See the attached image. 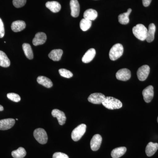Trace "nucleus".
Listing matches in <instances>:
<instances>
[{"label":"nucleus","mask_w":158,"mask_h":158,"mask_svg":"<svg viewBox=\"0 0 158 158\" xmlns=\"http://www.w3.org/2000/svg\"><path fill=\"white\" fill-rule=\"evenodd\" d=\"M91 21L84 18L80 22V26L81 30L83 31H86L89 30L91 27Z\"/></svg>","instance_id":"obj_28"},{"label":"nucleus","mask_w":158,"mask_h":158,"mask_svg":"<svg viewBox=\"0 0 158 158\" xmlns=\"http://www.w3.org/2000/svg\"><path fill=\"white\" fill-rule=\"evenodd\" d=\"M97 17V11L93 9H87L84 13V18L90 21L94 20Z\"/></svg>","instance_id":"obj_22"},{"label":"nucleus","mask_w":158,"mask_h":158,"mask_svg":"<svg viewBox=\"0 0 158 158\" xmlns=\"http://www.w3.org/2000/svg\"><path fill=\"white\" fill-rule=\"evenodd\" d=\"M10 65V61L4 52L0 51V66L8 67Z\"/></svg>","instance_id":"obj_25"},{"label":"nucleus","mask_w":158,"mask_h":158,"mask_svg":"<svg viewBox=\"0 0 158 158\" xmlns=\"http://www.w3.org/2000/svg\"><path fill=\"white\" fill-rule=\"evenodd\" d=\"M144 101L146 103H149L152 100L154 97V88L152 85L148 86L142 91Z\"/></svg>","instance_id":"obj_10"},{"label":"nucleus","mask_w":158,"mask_h":158,"mask_svg":"<svg viewBox=\"0 0 158 158\" xmlns=\"http://www.w3.org/2000/svg\"><path fill=\"white\" fill-rule=\"evenodd\" d=\"M116 78L119 81H127L131 77V72L127 69H122L118 70L116 74Z\"/></svg>","instance_id":"obj_8"},{"label":"nucleus","mask_w":158,"mask_h":158,"mask_svg":"<svg viewBox=\"0 0 158 158\" xmlns=\"http://www.w3.org/2000/svg\"><path fill=\"white\" fill-rule=\"evenodd\" d=\"M86 127L87 126L85 124H81L77 127L72 132V139L75 141H77L80 140L85 134Z\"/></svg>","instance_id":"obj_5"},{"label":"nucleus","mask_w":158,"mask_h":158,"mask_svg":"<svg viewBox=\"0 0 158 158\" xmlns=\"http://www.w3.org/2000/svg\"><path fill=\"white\" fill-rule=\"evenodd\" d=\"M132 11V9H129L127 12L119 15L118 16V22L121 24L126 25L129 23L130 19L129 16Z\"/></svg>","instance_id":"obj_21"},{"label":"nucleus","mask_w":158,"mask_h":158,"mask_svg":"<svg viewBox=\"0 0 158 158\" xmlns=\"http://www.w3.org/2000/svg\"><path fill=\"white\" fill-rule=\"evenodd\" d=\"M37 82L38 84L47 88H51L53 86V83L50 79L47 77L39 76L37 77Z\"/></svg>","instance_id":"obj_23"},{"label":"nucleus","mask_w":158,"mask_h":158,"mask_svg":"<svg viewBox=\"0 0 158 158\" xmlns=\"http://www.w3.org/2000/svg\"><path fill=\"white\" fill-rule=\"evenodd\" d=\"M52 115L54 117L57 118L60 125H63L65 124L66 117L64 112L58 109H54L52 111Z\"/></svg>","instance_id":"obj_11"},{"label":"nucleus","mask_w":158,"mask_h":158,"mask_svg":"<svg viewBox=\"0 0 158 158\" xmlns=\"http://www.w3.org/2000/svg\"><path fill=\"white\" fill-rule=\"evenodd\" d=\"M102 140V136L98 134H96L93 136L90 141V148L92 150L96 151L98 150L101 145Z\"/></svg>","instance_id":"obj_9"},{"label":"nucleus","mask_w":158,"mask_h":158,"mask_svg":"<svg viewBox=\"0 0 158 158\" xmlns=\"http://www.w3.org/2000/svg\"><path fill=\"white\" fill-rule=\"evenodd\" d=\"M16 120H18V118H16Z\"/></svg>","instance_id":"obj_36"},{"label":"nucleus","mask_w":158,"mask_h":158,"mask_svg":"<svg viewBox=\"0 0 158 158\" xmlns=\"http://www.w3.org/2000/svg\"><path fill=\"white\" fill-rule=\"evenodd\" d=\"M27 0H13V6L16 8H20L25 5Z\"/></svg>","instance_id":"obj_31"},{"label":"nucleus","mask_w":158,"mask_h":158,"mask_svg":"<svg viewBox=\"0 0 158 158\" xmlns=\"http://www.w3.org/2000/svg\"><path fill=\"white\" fill-rule=\"evenodd\" d=\"M15 123V120L9 118L0 120V130H7L13 127Z\"/></svg>","instance_id":"obj_12"},{"label":"nucleus","mask_w":158,"mask_h":158,"mask_svg":"<svg viewBox=\"0 0 158 158\" xmlns=\"http://www.w3.org/2000/svg\"><path fill=\"white\" fill-rule=\"evenodd\" d=\"M34 136L36 140L41 144H45L48 140L46 132L42 128H37L34 130Z\"/></svg>","instance_id":"obj_4"},{"label":"nucleus","mask_w":158,"mask_h":158,"mask_svg":"<svg viewBox=\"0 0 158 158\" xmlns=\"http://www.w3.org/2000/svg\"><path fill=\"white\" fill-rule=\"evenodd\" d=\"M133 34L139 40L144 41L147 37L148 30L147 28L141 24H138L133 28Z\"/></svg>","instance_id":"obj_2"},{"label":"nucleus","mask_w":158,"mask_h":158,"mask_svg":"<svg viewBox=\"0 0 158 158\" xmlns=\"http://www.w3.org/2000/svg\"><path fill=\"white\" fill-rule=\"evenodd\" d=\"M7 96L9 99L11 100L12 101L16 102H19L21 100L20 97L17 94L14 93H9L7 94Z\"/></svg>","instance_id":"obj_30"},{"label":"nucleus","mask_w":158,"mask_h":158,"mask_svg":"<svg viewBox=\"0 0 158 158\" xmlns=\"http://www.w3.org/2000/svg\"><path fill=\"white\" fill-rule=\"evenodd\" d=\"M149 66L148 65H142L138 69L137 76L140 81H144L147 78L150 73Z\"/></svg>","instance_id":"obj_6"},{"label":"nucleus","mask_w":158,"mask_h":158,"mask_svg":"<svg viewBox=\"0 0 158 158\" xmlns=\"http://www.w3.org/2000/svg\"><path fill=\"white\" fill-rule=\"evenodd\" d=\"M102 104L107 109L112 110L120 109L123 106L122 103L119 100L112 97H106Z\"/></svg>","instance_id":"obj_1"},{"label":"nucleus","mask_w":158,"mask_h":158,"mask_svg":"<svg viewBox=\"0 0 158 158\" xmlns=\"http://www.w3.org/2000/svg\"><path fill=\"white\" fill-rule=\"evenodd\" d=\"M22 47L23 50L27 58L30 60L33 59L34 58V54L30 44L28 43H24Z\"/></svg>","instance_id":"obj_26"},{"label":"nucleus","mask_w":158,"mask_h":158,"mask_svg":"<svg viewBox=\"0 0 158 158\" xmlns=\"http://www.w3.org/2000/svg\"><path fill=\"white\" fill-rule=\"evenodd\" d=\"M157 122H158V118H157Z\"/></svg>","instance_id":"obj_37"},{"label":"nucleus","mask_w":158,"mask_h":158,"mask_svg":"<svg viewBox=\"0 0 158 158\" xmlns=\"http://www.w3.org/2000/svg\"><path fill=\"white\" fill-rule=\"evenodd\" d=\"M96 55V51L94 48H90L83 56L82 62L85 63H89L93 60Z\"/></svg>","instance_id":"obj_16"},{"label":"nucleus","mask_w":158,"mask_h":158,"mask_svg":"<svg viewBox=\"0 0 158 158\" xmlns=\"http://www.w3.org/2000/svg\"><path fill=\"white\" fill-rule=\"evenodd\" d=\"M156 26L154 24L151 23L149 25L148 30L147 37L146 40L148 42H152L154 39L155 34L156 32Z\"/></svg>","instance_id":"obj_20"},{"label":"nucleus","mask_w":158,"mask_h":158,"mask_svg":"<svg viewBox=\"0 0 158 158\" xmlns=\"http://www.w3.org/2000/svg\"><path fill=\"white\" fill-rule=\"evenodd\" d=\"M63 54V51L61 49H54L51 51L49 54L48 57L50 59L54 61H59L62 58Z\"/></svg>","instance_id":"obj_19"},{"label":"nucleus","mask_w":158,"mask_h":158,"mask_svg":"<svg viewBox=\"0 0 158 158\" xmlns=\"http://www.w3.org/2000/svg\"><path fill=\"white\" fill-rule=\"evenodd\" d=\"M127 151V148L125 147L117 148L113 150L111 152V156L113 158H118L123 155Z\"/></svg>","instance_id":"obj_24"},{"label":"nucleus","mask_w":158,"mask_h":158,"mask_svg":"<svg viewBox=\"0 0 158 158\" xmlns=\"http://www.w3.org/2000/svg\"><path fill=\"white\" fill-rule=\"evenodd\" d=\"M5 31L4 23L2 20L0 18V38H2L5 35Z\"/></svg>","instance_id":"obj_33"},{"label":"nucleus","mask_w":158,"mask_h":158,"mask_svg":"<svg viewBox=\"0 0 158 158\" xmlns=\"http://www.w3.org/2000/svg\"><path fill=\"white\" fill-rule=\"evenodd\" d=\"M26 23L22 20H17L13 22L11 24V29L14 32H19L25 29Z\"/></svg>","instance_id":"obj_15"},{"label":"nucleus","mask_w":158,"mask_h":158,"mask_svg":"<svg viewBox=\"0 0 158 158\" xmlns=\"http://www.w3.org/2000/svg\"><path fill=\"white\" fill-rule=\"evenodd\" d=\"M46 6L48 9L54 13L59 12L61 9V5L56 1L48 2L46 3Z\"/></svg>","instance_id":"obj_18"},{"label":"nucleus","mask_w":158,"mask_h":158,"mask_svg":"<svg viewBox=\"0 0 158 158\" xmlns=\"http://www.w3.org/2000/svg\"><path fill=\"white\" fill-rule=\"evenodd\" d=\"M26 150L23 147H19L11 152V156L14 158H23L26 156Z\"/></svg>","instance_id":"obj_27"},{"label":"nucleus","mask_w":158,"mask_h":158,"mask_svg":"<svg viewBox=\"0 0 158 158\" xmlns=\"http://www.w3.org/2000/svg\"><path fill=\"white\" fill-rule=\"evenodd\" d=\"M106 96L104 94L100 93H95L90 94L88 98V101L94 104H102Z\"/></svg>","instance_id":"obj_7"},{"label":"nucleus","mask_w":158,"mask_h":158,"mask_svg":"<svg viewBox=\"0 0 158 158\" xmlns=\"http://www.w3.org/2000/svg\"><path fill=\"white\" fill-rule=\"evenodd\" d=\"M123 53V47L120 44H116L112 47L109 53L110 59L115 61L121 57Z\"/></svg>","instance_id":"obj_3"},{"label":"nucleus","mask_w":158,"mask_h":158,"mask_svg":"<svg viewBox=\"0 0 158 158\" xmlns=\"http://www.w3.org/2000/svg\"><path fill=\"white\" fill-rule=\"evenodd\" d=\"M59 73L60 75L64 77L67 78H70L73 76V74L70 71L65 69H61L59 70Z\"/></svg>","instance_id":"obj_29"},{"label":"nucleus","mask_w":158,"mask_h":158,"mask_svg":"<svg viewBox=\"0 0 158 158\" xmlns=\"http://www.w3.org/2000/svg\"><path fill=\"white\" fill-rule=\"evenodd\" d=\"M3 110H4V108H3L2 106L0 105V111H3Z\"/></svg>","instance_id":"obj_35"},{"label":"nucleus","mask_w":158,"mask_h":158,"mask_svg":"<svg viewBox=\"0 0 158 158\" xmlns=\"http://www.w3.org/2000/svg\"><path fill=\"white\" fill-rule=\"evenodd\" d=\"M152 0H142V3L144 7H148L149 6Z\"/></svg>","instance_id":"obj_34"},{"label":"nucleus","mask_w":158,"mask_h":158,"mask_svg":"<svg viewBox=\"0 0 158 158\" xmlns=\"http://www.w3.org/2000/svg\"><path fill=\"white\" fill-rule=\"evenodd\" d=\"M46 40L47 36L45 33L38 32L33 40V44L35 46L41 45L45 43Z\"/></svg>","instance_id":"obj_14"},{"label":"nucleus","mask_w":158,"mask_h":158,"mask_svg":"<svg viewBox=\"0 0 158 158\" xmlns=\"http://www.w3.org/2000/svg\"><path fill=\"white\" fill-rule=\"evenodd\" d=\"M158 149V144L157 143L149 142L145 149V152L148 156H152L154 154Z\"/></svg>","instance_id":"obj_17"},{"label":"nucleus","mask_w":158,"mask_h":158,"mask_svg":"<svg viewBox=\"0 0 158 158\" xmlns=\"http://www.w3.org/2000/svg\"><path fill=\"white\" fill-rule=\"evenodd\" d=\"M71 15L72 17H78L80 14V6L77 0H71L70 2Z\"/></svg>","instance_id":"obj_13"},{"label":"nucleus","mask_w":158,"mask_h":158,"mask_svg":"<svg viewBox=\"0 0 158 158\" xmlns=\"http://www.w3.org/2000/svg\"><path fill=\"white\" fill-rule=\"evenodd\" d=\"M52 158H69L67 155L63 153L56 152L53 155Z\"/></svg>","instance_id":"obj_32"}]
</instances>
